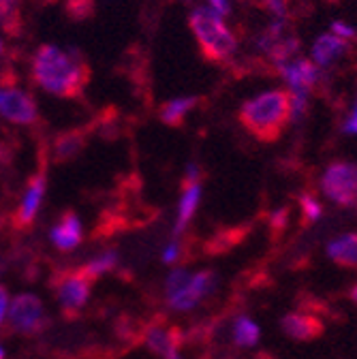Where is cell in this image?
<instances>
[{
  "label": "cell",
  "instance_id": "1",
  "mask_svg": "<svg viewBox=\"0 0 357 359\" xmlns=\"http://www.w3.org/2000/svg\"><path fill=\"white\" fill-rule=\"evenodd\" d=\"M32 79L46 93L60 99H77L90 77L83 56L58 45H41L32 58Z\"/></svg>",
  "mask_w": 357,
  "mask_h": 359
},
{
  "label": "cell",
  "instance_id": "2",
  "mask_svg": "<svg viewBox=\"0 0 357 359\" xmlns=\"http://www.w3.org/2000/svg\"><path fill=\"white\" fill-rule=\"evenodd\" d=\"M240 124L257 142L272 144L278 142L291 122V93L287 90H270L246 101L238 111Z\"/></svg>",
  "mask_w": 357,
  "mask_h": 359
},
{
  "label": "cell",
  "instance_id": "3",
  "mask_svg": "<svg viewBox=\"0 0 357 359\" xmlns=\"http://www.w3.org/2000/svg\"><path fill=\"white\" fill-rule=\"evenodd\" d=\"M189 26L199 43V50L210 62H225L238 50V39L214 9H195Z\"/></svg>",
  "mask_w": 357,
  "mask_h": 359
},
{
  "label": "cell",
  "instance_id": "4",
  "mask_svg": "<svg viewBox=\"0 0 357 359\" xmlns=\"http://www.w3.org/2000/svg\"><path fill=\"white\" fill-rule=\"evenodd\" d=\"M7 321L13 334L26 336V338L39 336L50 325L46 306H43L41 297H36L34 293H20L18 297L11 299Z\"/></svg>",
  "mask_w": 357,
  "mask_h": 359
},
{
  "label": "cell",
  "instance_id": "5",
  "mask_svg": "<svg viewBox=\"0 0 357 359\" xmlns=\"http://www.w3.org/2000/svg\"><path fill=\"white\" fill-rule=\"evenodd\" d=\"M321 191L342 208H357V163H330L321 175Z\"/></svg>",
  "mask_w": 357,
  "mask_h": 359
},
{
  "label": "cell",
  "instance_id": "6",
  "mask_svg": "<svg viewBox=\"0 0 357 359\" xmlns=\"http://www.w3.org/2000/svg\"><path fill=\"white\" fill-rule=\"evenodd\" d=\"M93 283L95 280L88 278L81 269H73L56 280V299L67 317H75L88 304L93 295Z\"/></svg>",
  "mask_w": 357,
  "mask_h": 359
},
{
  "label": "cell",
  "instance_id": "7",
  "mask_svg": "<svg viewBox=\"0 0 357 359\" xmlns=\"http://www.w3.org/2000/svg\"><path fill=\"white\" fill-rule=\"evenodd\" d=\"M0 116L13 124L30 126L39 120V107L26 90L0 83Z\"/></svg>",
  "mask_w": 357,
  "mask_h": 359
},
{
  "label": "cell",
  "instance_id": "8",
  "mask_svg": "<svg viewBox=\"0 0 357 359\" xmlns=\"http://www.w3.org/2000/svg\"><path fill=\"white\" fill-rule=\"evenodd\" d=\"M216 285L214 272H197L189 276V280L175 293L167 295V306L171 310H191L195 308Z\"/></svg>",
  "mask_w": 357,
  "mask_h": 359
},
{
  "label": "cell",
  "instance_id": "9",
  "mask_svg": "<svg viewBox=\"0 0 357 359\" xmlns=\"http://www.w3.org/2000/svg\"><path fill=\"white\" fill-rule=\"evenodd\" d=\"M199 201H201V173H199L197 165H189L184 184H182L180 205H177V218H175L173 236H180L189 227V222L193 220V216L197 212Z\"/></svg>",
  "mask_w": 357,
  "mask_h": 359
},
{
  "label": "cell",
  "instance_id": "10",
  "mask_svg": "<svg viewBox=\"0 0 357 359\" xmlns=\"http://www.w3.org/2000/svg\"><path fill=\"white\" fill-rule=\"evenodd\" d=\"M46 191H48V173H46V169H39L26 184L22 203L15 212V227L26 229L34 222V218L41 210L43 197H46Z\"/></svg>",
  "mask_w": 357,
  "mask_h": 359
},
{
  "label": "cell",
  "instance_id": "11",
  "mask_svg": "<svg viewBox=\"0 0 357 359\" xmlns=\"http://www.w3.org/2000/svg\"><path fill=\"white\" fill-rule=\"evenodd\" d=\"M144 344L159 355L161 359H182L180 346H182V334L175 327L167 325H150L144 332Z\"/></svg>",
  "mask_w": 357,
  "mask_h": 359
},
{
  "label": "cell",
  "instance_id": "12",
  "mask_svg": "<svg viewBox=\"0 0 357 359\" xmlns=\"http://www.w3.org/2000/svg\"><path fill=\"white\" fill-rule=\"evenodd\" d=\"M281 330L285 332V336L299 340V342H308L315 340L325 332V325L321 319H317L315 314L308 312H289L281 319Z\"/></svg>",
  "mask_w": 357,
  "mask_h": 359
},
{
  "label": "cell",
  "instance_id": "13",
  "mask_svg": "<svg viewBox=\"0 0 357 359\" xmlns=\"http://www.w3.org/2000/svg\"><path fill=\"white\" fill-rule=\"evenodd\" d=\"M50 240L60 252L75 250L83 240V224L75 212H65L50 231Z\"/></svg>",
  "mask_w": 357,
  "mask_h": 359
},
{
  "label": "cell",
  "instance_id": "14",
  "mask_svg": "<svg viewBox=\"0 0 357 359\" xmlns=\"http://www.w3.org/2000/svg\"><path fill=\"white\" fill-rule=\"evenodd\" d=\"M281 73L289 81L291 93L308 95V90L315 86V81H317L319 69L312 65V62H308V60H295L291 65H283L281 67Z\"/></svg>",
  "mask_w": 357,
  "mask_h": 359
},
{
  "label": "cell",
  "instance_id": "15",
  "mask_svg": "<svg viewBox=\"0 0 357 359\" xmlns=\"http://www.w3.org/2000/svg\"><path fill=\"white\" fill-rule=\"evenodd\" d=\"M328 255L336 265L357 267V233H346L330 242Z\"/></svg>",
  "mask_w": 357,
  "mask_h": 359
},
{
  "label": "cell",
  "instance_id": "16",
  "mask_svg": "<svg viewBox=\"0 0 357 359\" xmlns=\"http://www.w3.org/2000/svg\"><path fill=\"white\" fill-rule=\"evenodd\" d=\"M349 50V45L344 39L336 36V34H321L315 41V48H312V56H315L317 65L325 67L330 62H334L338 56H342Z\"/></svg>",
  "mask_w": 357,
  "mask_h": 359
},
{
  "label": "cell",
  "instance_id": "17",
  "mask_svg": "<svg viewBox=\"0 0 357 359\" xmlns=\"http://www.w3.org/2000/svg\"><path fill=\"white\" fill-rule=\"evenodd\" d=\"M86 146V133L83 130H69V133H62L60 137L54 142V148H52V154H54V161L56 163H67L71 158H75L81 148Z\"/></svg>",
  "mask_w": 357,
  "mask_h": 359
},
{
  "label": "cell",
  "instance_id": "18",
  "mask_svg": "<svg viewBox=\"0 0 357 359\" xmlns=\"http://www.w3.org/2000/svg\"><path fill=\"white\" fill-rule=\"evenodd\" d=\"M197 103H199L197 97H180V99L167 101V103L161 107L159 118H161V122L167 124V126H182L187 114H189Z\"/></svg>",
  "mask_w": 357,
  "mask_h": 359
},
{
  "label": "cell",
  "instance_id": "19",
  "mask_svg": "<svg viewBox=\"0 0 357 359\" xmlns=\"http://www.w3.org/2000/svg\"><path fill=\"white\" fill-rule=\"evenodd\" d=\"M116 265H118V252H116V250H105V252L93 257L90 261H88L86 265H81L79 269H81V272H83L88 278H90V280H97V278H101L103 274L114 272Z\"/></svg>",
  "mask_w": 357,
  "mask_h": 359
},
{
  "label": "cell",
  "instance_id": "20",
  "mask_svg": "<svg viewBox=\"0 0 357 359\" xmlns=\"http://www.w3.org/2000/svg\"><path fill=\"white\" fill-rule=\"evenodd\" d=\"M231 334H234V342H236L238 346H255V344L259 342L261 330H259V325H257L252 319H248V317H238L236 323H234Z\"/></svg>",
  "mask_w": 357,
  "mask_h": 359
},
{
  "label": "cell",
  "instance_id": "21",
  "mask_svg": "<svg viewBox=\"0 0 357 359\" xmlns=\"http://www.w3.org/2000/svg\"><path fill=\"white\" fill-rule=\"evenodd\" d=\"M302 210H304V216H306L308 222L319 220L321 214H323V210H321V205H319V201L315 197H302Z\"/></svg>",
  "mask_w": 357,
  "mask_h": 359
},
{
  "label": "cell",
  "instance_id": "22",
  "mask_svg": "<svg viewBox=\"0 0 357 359\" xmlns=\"http://www.w3.org/2000/svg\"><path fill=\"white\" fill-rule=\"evenodd\" d=\"M9 304H11V299H9V291H7V287L0 285V325H3V323H5V319H7Z\"/></svg>",
  "mask_w": 357,
  "mask_h": 359
},
{
  "label": "cell",
  "instance_id": "23",
  "mask_svg": "<svg viewBox=\"0 0 357 359\" xmlns=\"http://www.w3.org/2000/svg\"><path fill=\"white\" fill-rule=\"evenodd\" d=\"M332 30H334V34L340 36V39H353V36H355V30L349 28V26H344V24H340V22H334V24H332Z\"/></svg>",
  "mask_w": 357,
  "mask_h": 359
},
{
  "label": "cell",
  "instance_id": "24",
  "mask_svg": "<svg viewBox=\"0 0 357 359\" xmlns=\"http://www.w3.org/2000/svg\"><path fill=\"white\" fill-rule=\"evenodd\" d=\"M177 255H180V244H177V242H171V244L165 248V252H163V261H165V263H173V261L177 259Z\"/></svg>",
  "mask_w": 357,
  "mask_h": 359
},
{
  "label": "cell",
  "instance_id": "25",
  "mask_svg": "<svg viewBox=\"0 0 357 359\" xmlns=\"http://www.w3.org/2000/svg\"><path fill=\"white\" fill-rule=\"evenodd\" d=\"M265 5H267V9H270L272 13L283 15L285 7H287V0H265Z\"/></svg>",
  "mask_w": 357,
  "mask_h": 359
},
{
  "label": "cell",
  "instance_id": "26",
  "mask_svg": "<svg viewBox=\"0 0 357 359\" xmlns=\"http://www.w3.org/2000/svg\"><path fill=\"white\" fill-rule=\"evenodd\" d=\"M210 5L218 15H227L229 13V0H210Z\"/></svg>",
  "mask_w": 357,
  "mask_h": 359
},
{
  "label": "cell",
  "instance_id": "27",
  "mask_svg": "<svg viewBox=\"0 0 357 359\" xmlns=\"http://www.w3.org/2000/svg\"><path fill=\"white\" fill-rule=\"evenodd\" d=\"M18 5V0H0V11H3V15H9Z\"/></svg>",
  "mask_w": 357,
  "mask_h": 359
},
{
  "label": "cell",
  "instance_id": "28",
  "mask_svg": "<svg viewBox=\"0 0 357 359\" xmlns=\"http://www.w3.org/2000/svg\"><path fill=\"white\" fill-rule=\"evenodd\" d=\"M344 130H346V133H357V107H355L353 116L346 120V124H344Z\"/></svg>",
  "mask_w": 357,
  "mask_h": 359
},
{
  "label": "cell",
  "instance_id": "29",
  "mask_svg": "<svg viewBox=\"0 0 357 359\" xmlns=\"http://www.w3.org/2000/svg\"><path fill=\"white\" fill-rule=\"evenodd\" d=\"M349 297H351V299H353V302L357 304V285H355V287L351 289V293H349Z\"/></svg>",
  "mask_w": 357,
  "mask_h": 359
},
{
  "label": "cell",
  "instance_id": "30",
  "mask_svg": "<svg viewBox=\"0 0 357 359\" xmlns=\"http://www.w3.org/2000/svg\"><path fill=\"white\" fill-rule=\"evenodd\" d=\"M3 52H5V43H3V39H0V56H3Z\"/></svg>",
  "mask_w": 357,
  "mask_h": 359
},
{
  "label": "cell",
  "instance_id": "31",
  "mask_svg": "<svg viewBox=\"0 0 357 359\" xmlns=\"http://www.w3.org/2000/svg\"><path fill=\"white\" fill-rule=\"evenodd\" d=\"M0 359H5V348H3V344H0Z\"/></svg>",
  "mask_w": 357,
  "mask_h": 359
},
{
  "label": "cell",
  "instance_id": "32",
  "mask_svg": "<svg viewBox=\"0 0 357 359\" xmlns=\"http://www.w3.org/2000/svg\"><path fill=\"white\" fill-rule=\"evenodd\" d=\"M3 18H5V15H3V11H0V20H3Z\"/></svg>",
  "mask_w": 357,
  "mask_h": 359
}]
</instances>
